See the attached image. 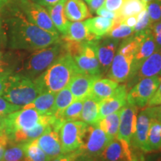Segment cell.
<instances>
[{"label": "cell", "instance_id": "4fadbf2b", "mask_svg": "<svg viewBox=\"0 0 161 161\" xmlns=\"http://www.w3.org/2000/svg\"><path fill=\"white\" fill-rule=\"evenodd\" d=\"M98 158L102 161H130L133 158L130 145L115 137L105 147Z\"/></svg>", "mask_w": 161, "mask_h": 161}, {"label": "cell", "instance_id": "d4e9b609", "mask_svg": "<svg viewBox=\"0 0 161 161\" xmlns=\"http://www.w3.org/2000/svg\"><path fill=\"white\" fill-rule=\"evenodd\" d=\"M61 39L72 41H84V40H96L90 33L84 22H69L67 32Z\"/></svg>", "mask_w": 161, "mask_h": 161}, {"label": "cell", "instance_id": "e575fe53", "mask_svg": "<svg viewBox=\"0 0 161 161\" xmlns=\"http://www.w3.org/2000/svg\"><path fill=\"white\" fill-rule=\"evenodd\" d=\"M83 104L84 100H74V102L68 106L56 119L59 120L62 123L66 121L80 120Z\"/></svg>", "mask_w": 161, "mask_h": 161}, {"label": "cell", "instance_id": "4dcf8cb0", "mask_svg": "<svg viewBox=\"0 0 161 161\" xmlns=\"http://www.w3.org/2000/svg\"><path fill=\"white\" fill-rule=\"evenodd\" d=\"M74 97L69 87L64 88L56 93L55 104L52 109V116L57 119L62 112L74 102Z\"/></svg>", "mask_w": 161, "mask_h": 161}, {"label": "cell", "instance_id": "5bb4252c", "mask_svg": "<svg viewBox=\"0 0 161 161\" xmlns=\"http://www.w3.org/2000/svg\"><path fill=\"white\" fill-rule=\"evenodd\" d=\"M134 55H122L117 52L114 56L107 76L118 83L128 80L131 72V66Z\"/></svg>", "mask_w": 161, "mask_h": 161}, {"label": "cell", "instance_id": "603a6c76", "mask_svg": "<svg viewBox=\"0 0 161 161\" xmlns=\"http://www.w3.org/2000/svg\"><path fill=\"white\" fill-rule=\"evenodd\" d=\"M87 30L96 40L105 37L114 26V20L103 17H95L84 22Z\"/></svg>", "mask_w": 161, "mask_h": 161}, {"label": "cell", "instance_id": "6f0895ef", "mask_svg": "<svg viewBox=\"0 0 161 161\" xmlns=\"http://www.w3.org/2000/svg\"><path fill=\"white\" fill-rule=\"evenodd\" d=\"M152 161H161V158H158L154 160H152Z\"/></svg>", "mask_w": 161, "mask_h": 161}, {"label": "cell", "instance_id": "f907efd6", "mask_svg": "<svg viewBox=\"0 0 161 161\" xmlns=\"http://www.w3.org/2000/svg\"><path fill=\"white\" fill-rule=\"evenodd\" d=\"M74 161H102L98 158H94V157H90L84 154H80L75 159Z\"/></svg>", "mask_w": 161, "mask_h": 161}, {"label": "cell", "instance_id": "f6af8a7d", "mask_svg": "<svg viewBox=\"0 0 161 161\" xmlns=\"http://www.w3.org/2000/svg\"><path fill=\"white\" fill-rule=\"evenodd\" d=\"M161 104V82L154 95L151 98L146 107H154Z\"/></svg>", "mask_w": 161, "mask_h": 161}, {"label": "cell", "instance_id": "680465c9", "mask_svg": "<svg viewBox=\"0 0 161 161\" xmlns=\"http://www.w3.org/2000/svg\"><path fill=\"white\" fill-rule=\"evenodd\" d=\"M84 1H85V2H86V3L88 4V3H90V0H84Z\"/></svg>", "mask_w": 161, "mask_h": 161}, {"label": "cell", "instance_id": "60d3db41", "mask_svg": "<svg viewBox=\"0 0 161 161\" xmlns=\"http://www.w3.org/2000/svg\"><path fill=\"white\" fill-rule=\"evenodd\" d=\"M125 0H104V7L113 12H118L123 5Z\"/></svg>", "mask_w": 161, "mask_h": 161}, {"label": "cell", "instance_id": "7dc6e473", "mask_svg": "<svg viewBox=\"0 0 161 161\" xmlns=\"http://www.w3.org/2000/svg\"><path fill=\"white\" fill-rule=\"evenodd\" d=\"M8 142V138L6 134H3L0 136V161L3 160L4 153H5Z\"/></svg>", "mask_w": 161, "mask_h": 161}, {"label": "cell", "instance_id": "7c38bea8", "mask_svg": "<svg viewBox=\"0 0 161 161\" xmlns=\"http://www.w3.org/2000/svg\"><path fill=\"white\" fill-rule=\"evenodd\" d=\"M119 45V40L104 37L97 40V55L101 73L107 75Z\"/></svg>", "mask_w": 161, "mask_h": 161}, {"label": "cell", "instance_id": "4316f807", "mask_svg": "<svg viewBox=\"0 0 161 161\" xmlns=\"http://www.w3.org/2000/svg\"><path fill=\"white\" fill-rule=\"evenodd\" d=\"M49 125L40 123L29 130H17L8 137V141L14 142H27L37 140L43 134Z\"/></svg>", "mask_w": 161, "mask_h": 161}, {"label": "cell", "instance_id": "cb8c5ba5", "mask_svg": "<svg viewBox=\"0 0 161 161\" xmlns=\"http://www.w3.org/2000/svg\"><path fill=\"white\" fill-rule=\"evenodd\" d=\"M118 82L110 78H98L92 84L90 96L98 102L109 97L118 87Z\"/></svg>", "mask_w": 161, "mask_h": 161}, {"label": "cell", "instance_id": "8992f818", "mask_svg": "<svg viewBox=\"0 0 161 161\" xmlns=\"http://www.w3.org/2000/svg\"><path fill=\"white\" fill-rule=\"evenodd\" d=\"M87 124L82 121H66L62 123L59 130L60 143L63 154L80 150L82 140Z\"/></svg>", "mask_w": 161, "mask_h": 161}, {"label": "cell", "instance_id": "8d00e7d4", "mask_svg": "<svg viewBox=\"0 0 161 161\" xmlns=\"http://www.w3.org/2000/svg\"><path fill=\"white\" fill-rule=\"evenodd\" d=\"M152 24V21L150 19L147 8H145L137 14V23H136L135 27L134 28V34L144 31L150 29Z\"/></svg>", "mask_w": 161, "mask_h": 161}, {"label": "cell", "instance_id": "8fae6325", "mask_svg": "<svg viewBox=\"0 0 161 161\" xmlns=\"http://www.w3.org/2000/svg\"><path fill=\"white\" fill-rule=\"evenodd\" d=\"M137 108L127 102L121 109L119 126L116 137L130 145L132 136L136 130Z\"/></svg>", "mask_w": 161, "mask_h": 161}, {"label": "cell", "instance_id": "7a4b0ae2", "mask_svg": "<svg viewBox=\"0 0 161 161\" xmlns=\"http://www.w3.org/2000/svg\"><path fill=\"white\" fill-rule=\"evenodd\" d=\"M79 73L82 72L73 58L64 52L34 80L41 93L44 92L57 93L68 86L72 78Z\"/></svg>", "mask_w": 161, "mask_h": 161}, {"label": "cell", "instance_id": "7bdbcfd3", "mask_svg": "<svg viewBox=\"0 0 161 161\" xmlns=\"http://www.w3.org/2000/svg\"><path fill=\"white\" fill-rule=\"evenodd\" d=\"M145 110L151 118L161 120V104L154 107H147Z\"/></svg>", "mask_w": 161, "mask_h": 161}, {"label": "cell", "instance_id": "f546056e", "mask_svg": "<svg viewBox=\"0 0 161 161\" xmlns=\"http://www.w3.org/2000/svg\"><path fill=\"white\" fill-rule=\"evenodd\" d=\"M121 110L105 116L98 122L100 128L106 133L110 140H113L117 136L119 126Z\"/></svg>", "mask_w": 161, "mask_h": 161}, {"label": "cell", "instance_id": "ffe728a7", "mask_svg": "<svg viewBox=\"0 0 161 161\" xmlns=\"http://www.w3.org/2000/svg\"><path fill=\"white\" fill-rule=\"evenodd\" d=\"M151 120L152 118L146 110L140 113L136 119L135 132L130 141V145L145 152H148V134Z\"/></svg>", "mask_w": 161, "mask_h": 161}, {"label": "cell", "instance_id": "836d02e7", "mask_svg": "<svg viewBox=\"0 0 161 161\" xmlns=\"http://www.w3.org/2000/svg\"><path fill=\"white\" fill-rule=\"evenodd\" d=\"M25 142L8 141L2 161H23L25 157Z\"/></svg>", "mask_w": 161, "mask_h": 161}, {"label": "cell", "instance_id": "d6a6232c", "mask_svg": "<svg viewBox=\"0 0 161 161\" xmlns=\"http://www.w3.org/2000/svg\"><path fill=\"white\" fill-rule=\"evenodd\" d=\"M51 160L38 146L37 140L25 142L23 161H50Z\"/></svg>", "mask_w": 161, "mask_h": 161}, {"label": "cell", "instance_id": "11a10c76", "mask_svg": "<svg viewBox=\"0 0 161 161\" xmlns=\"http://www.w3.org/2000/svg\"><path fill=\"white\" fill-rule=\"evenodd\" d=\"M130 161H145L144 159L142 157H140V158H138L137 157H134L133 156V158L131 159Z\"/></svg>", "mask_w": 161, "mask_h": 161}, {"label": "cell", "instance_id": "44dd1931", "mask_svg": "<svg viewBox=\"0 0 161 161\" xmlns=\"http://www.w3.org/2000/svg\"><path fill=\"white\" fill-rule=\"evenodd\" d=\"M64 13L68 20L72 22L82 21L92 16L84 0H67L64 5Z\"/></svg>", "mask_w": 161, "mask_h": 161}, {"label": "cell", "instance_id": "f5cc1de1", "mask_svg": "<svg viewBox=\"0 0 161 161\" xmlns=\"http://www.w3.org/2000/svg\"><path fill=\"white\" fill-rule=\"evenodd\" d=\"M5 115L0 114V136L5 134Z\"/></svg>", "mask_w": 161, "mask_h": 161}, {"label": "cell", "instance_id": "9f6ffc18", "mask_svg": "<svg viewBox=\"0 0 161 161\" xmlns=\"http://www.w3.org/2000/svg\"><path fill=\"white\" fill-rule=\"evenodd\" d=\"M142 2H143V3H146V5H147V4H148V3H150V2H152V1H153V0H142Z\"/></svg>", "mask_w": 161, "mask_h": 161}, {"label": "cell", "instance_id": "9a60e30c", "mask_svg": "<svg viewBox=\"0 0 161 161\" xmlns=\"http://www.w3.org/2000/svg\"><path fill=\"white\" fill-rule=\"evenodd\" d=\"M128 89L126 85L118 86L114 93L99 103L98 121L122 109L127 103Z\"/></svg>", "mask_w": 161, "mask_h": 161}, {"label": "cell", "instance_id": "bcb514c9", "mask_svg": "<svg viewBox=\"0 0 161 161\" xmlns=\"http://www.w3.org/2000/svg\"><path fill=\"white\" fill-rule=\"evenodd\" d=\"M10 73H11V72L8 71L0 72V96H3L5 88L7 78Z\"/></svg>", "mask_w": 161, "mask_h": 161}, {"label": "cell", "instance_id": "277c9868", "mask_svg": "<svg viewBox=\"0 0 161 161\" xmlns=\"http://www.w3.org/2000/svg\"><path fill=\"white\" fill-rule=\"evenodd\" d=\"M40 93L33 79L19 74L10 73L3 96L11 103L23 108L31 103Z\"/></svg>", "mask_w": 161, "mask_h": 161}, {"label": "cell", "instance_id": "5b68a950", "mask_svg": "<svg viewBox=\"0 0 161 161\" xmlns=\"http://www.w3.org/2000/svg\"><path fill=\"white\" fill-rule=\"evenodd\" d=\"M56 120L54 116L42 114L34 108H25L5 115V134L8 137L17 130H29L40 123L52 125Z\"/></svg>", "mask_w": 161, "mask_h": 161}, {"label": "cell", "instance_id": "7402d4cb", "mask_svg": "<svg viewBox=\"0 0 161 161\" xmlns=\"http://www.w3.org/2000/svg\"><path fill=\"white\" fill-rule=\"evenodd\" d=\"M66 1L67 0H60L55 5L45 7L56 29L62 36L66 34L69 24V21L64 13V5Z\"/></svg>", "mask_w": 161, "mask_h": 161}, {"label": "cell", "instance_id": "e0dca14e", "mask_svg": "<svg viewBox=\"0 0 161 161\" xmlns=\"http://www.w3.org/2000/svg\"><path fill=\"white\" fill-rule=\"evenodd\" d=\"M37 142L38 146L50 159H53L63 154L59 130L56 129L51 125H49L43 134L37 139Z\"/></svg>", "mask_w": 161, "mask_h": 161}, {"label": "cell", "instance_id": "c3c4849f", "mask_svg": "<svg viewBox=\"0 0 161 161\" xmlns=\"http://www.w3.org/2000/svg\"><path fill=\"white\" fill-rule=\"evenodd\" d=\"M104 0H90V2L88 3L90 8V11L95 13L99 8L104 5Z\"/></svg>", "mask_w": 161, "mask_h": 161}, {"label": "cell", "instance_id": "f1b7e54d", "mask_svg": "<svg viewBox=\"0 0 161 161\" xmlns=\"http://www.w3.org/2000/svg\"><path fill=\"white\" fill-rule=\"evenodd\" d=\"M100 102L88 96L84 100L83 108L80 114V121L87 125L96 124L98 122V112H99Z\"/></svg>", "mask_w": 161, "mask_h": 161}, {"label": "cell", "instance_id": "681fc988", "mask_svg": "<svg viewBox=\"0 0 161 161\" xmlns=\"http://www.w3.org/2000/svg\"><path fill=\"white\" fill-rule=\"evenodd\" d=\"M122 23H124L125 25L134 29V28L135 27L136 23H137V15L130 16V17H126L125 19L122 21Z\"/></svg>", "mask_w": 161, "mask_h": 161}, {"label": "cell", "instance_id": "ee69618b", "mask_svg": "<svg viewBox=\"0 0 161 161\" xmlns=\"http://www.w3.org/2000/svg\"><path fill=\"white\" fill-rule=\"evenodd\" d=\"M95 13L98 16H100V17H106L108 18V19H112L114 20L116 19V16H117V13L116 12L110 11L109 10L107 9L105 7H104V6H102V7L99 8Z\"/></svg>", "mask_w": 161, "mask_h": 161}, {"label": "cell", "instance_id": "b9f144b4", "mask_svg": "<svg viewBox=\"0 0 161 161\" xmlns=\"http://www.w3.org/2000/svg\"><path fill=\"white\" fill-rule=\"evenodd\" d=\"M81 154L80 151L78 150L77 152L67 153V154H62L56 157V158L52 159L50 161H74L75 159Z\"/></svg>", "mask_w": 161, "mask_h": 161}, {"label": "cell", "instance_id": "6da1fadb", "mask_svg": "<svg viewBox=\"0 0 161 161\" xmlns=\"http://www.w3.org/2000/svg\"><path fill=\"white\" fill-rule=\"evenodd\" d=\"M8 43L12 49L35 51L60 41V35L40 29L29 21L19 8L14 9V15L6 20Z\"/></svg>", "mask_w": 161, "mask_h": 161}, {"label": "cell", "instance_id": "484cf974", "mask_svg": "<svg viewBox=\"0 0 161 161\" xmlns=\"http://www.w3.org/2000/svg\"><path fill=\"white\" fill-rule=\"evenodd\" d=\"M56 93L44 92L40 93L31 103L24 106L25 108H34L42 114L52 116V109L55 104Z\"/></svg>", "mask_w": 161, "mask_h": 161}, {"label": "cell", "instance_id": "ab89813d", "mask_svg": "<svg viewBox=\"0 0 161 161\" xmlns=\"http://www.w3.org/2000/svg\"><path fill=\"white\" fill-rule=\"evenodd\" d=\"M152 35H154V40H155L157 48H161V19L152 23L150 27Z\"/></svg>", "mask_w": 161, "mask_h": 161}, {"label": "cell", "instance_id": "d590c367", "mask_svg": "<svg viewBox=\"0 0 161 161\" xmlns=\"http://www.w3.org/2000/svg\"><path fill=\"white\" fill-rule=\"evenodd\" d=\"M134 34V29L129 27L122 22L120 23L114 24L111 30L108 32V34L105 37L113 38V39L120 40L130 37Z\"/></svg>", "mask_w": 161, "mask_h": 161}, {"label": "cell", "instance_id": "d6986e66", "mask_svg": "<svg viewBox=\"0 0 161 161\" xmlns=\"http://www.w3.org/2000/svg\"><path fill=\"white\" fill-rule=\"evenodd\" d=\"M102 75L79 73L74 76L68 84L75 100H84L90 95L92 84Z\"/></svg>", "mask_w": 161, "mask_h": 161}, {"label": "cell", "instance_id": "3957f363", "mask_svg": "<svg viewBox=\"0 0 161 161\" xmlns=\"http://www.w3.org/2000/svg\"><path fill=\"white\" fill-rule=\"evenodd\" d=\"M64 52L61 40L47 47L33 51L22 61L19 67L16 69L15 74L34 80Z\"/></svg>", "mask_w": 161, "mask_h": 161}, {"label": "cell", "instance_id": "91938a15", "mask_svg": "<svg viewBox=\"0 0 161 161\" xmlns=\"http://www.w3.org/2000/svg\"><path fill=\"white\" fill-rule=\"evenodd\" d=\"M2 28V22H1V19H0V29H1Z\"/></svg>", "mask_w": 161, "mask_h": 161}, {"label": "cell", "instance_id": "ac0fdd59", "mask_svg": "<svg viewBox=\"0 0 161 161\" xmlns=\"http://www.w3.org/2000/svg\"><path fill=\"white\" fill-rule=\"evenodd\" d=\"M157 49L158 48H157L154 35H152L150 29H147L143 37L141 40L137 51L134 55L131 66V72H130V75L128 80L133 78L144 60L150 55H152Z\"/></svg>", "mask_w": 161, "mask_h": 161}, {"label": "cell", "instance_id": "2e32d148", "mask_svg": "<svg viewBox=\"0 0 161 161\" xmlns=\"http://www.w3.org/2000/svg\"><path fill=\"white\" fill-rule=\"evenodd\" d=\"M155 75H161V48L157 49L141 64L135 75L129 80H128L129 83L127 86V89L128 87L134 85L142 78Z\"/></svg>", "mask_w": 161, "mask_h": 161}, {"label": "cell", "instance_id": "74e56055", "mask_svg": "<svg viewBox=\"0 0 161 161\" xmlns=\"http://www.w3.org/2000/svg\"><path fill=\"white\" fill-rule=\"evenodd\" d=\"M152 23L161 19V0H153L146 5Z\"/></svg>", "mask_w": 161, "mask_h": 161}, {"label": "cell", "instance_id": "83f0119b", "mask_svg": "<svg viewBox=\"0 0 161 161\" xmlns=\"http://www.w3.org/2000/svg\"><path fill=\"white\" fill-rule=\"evenodd\" d=\"M146 8V4L142 0H125L123 5L119 10L114 24L122 23L126 17L137 15L142 10Z\"/></svg>", "mask_w": 161, "mask_h": 161}, {"label": "cell", "instance_id": "52a82bcc", "mask_svg": "<svg viewBox=\"0 0 161 161\" xmlns=\"http://www.w3.org/2000/svg\"><path fill=\"white\" fill-rule=\"evenodd\" d=\"M110 141L111 140L100 128L98 122L87 125L82 140L80 153L84 155L98 158Z\"/></svg>", "mask_w": 161, "mask_h": 161}, {"label": "cell", "instance_id": "db71d44e", "mask_svg": "<svg viewBox=\"0 0 161 161\" xmlns=\"http://www.w3.org/2000/svg\"><path fill=\"white\" fill-rule=\"evenodd\" d=\"M11 0H0V9L3 8L10 3Z\"/></svg>", "mask_w": 161, "mask_h": 161}, {"label": "cell", "instance_id": "816d5d0a", "mask_svg": "<svg viewBox=\"0 0 161 161\" xmlns=\"http://www.w3.org/2000/svg\"><path fill=\"white\" fill-rule=\"evenodd\" d=\"M32 1L35 2V3H37L40 5L46 7V6L55 5V4L60 1V0H32Z\"/></svg>", "mask_w": 161, "mask_h": 161}, {"label": "cell", "instance_id": "30bf717a", "mask_svg": "<svg viewBox=\"0 0 161 161\" xmlns=\"http://www.w3.org/2000/svg\"><path fill=\"white\" fill-rule=\"evenodd\" d=\"M72 58L82 73L102 75L97 55V40L82 41L79 51Z\"/></svg>", "mask_w": 161, "mask_h": 161}, {"label": "cell", "instance_id": "ba28073f", "mask_svg": "<svg viewBox=\"0 0 161 161\" xmlns=\"http://www.w3.org/2000/svg\"><path fill=\"white\" fill-rule=\"evenodd\" d=\"M18 8L31 23L40 29L55 35H60L52 23L47 10L32 0H17Z\"/></svg>", "mask_w": 161, "mask_h": 161}, {"label": "cell", "instance_id": "f35d334b", "mask_svg": "<svg viewBox=\"0 0 161 161\" xmlns=\"http://www.w3.org/2000/svg\"><path fill=\"white\" fill-rule=\"evenodd\" d=\"M21 106L16 105L11 103L8 100H6L3 96H0V114L1 115H7L17 110L22 109Z\"/></svg>", "mask_w": 161, "mask_h": 161}, {"label": "cell", "instance_id": "94428289", "mask_svg": "<svg viewBox=\"0 0 161 161\" xmlns=\"http://www.w3.org/2000/svg\"><path fill=\"white\" fill-rule=\"evenodd\" d=\"M0 58H1V53H0ZM0 67H1V61H0ZM0 72H2L1 69H0Z\"/></svg>", "mask_w": 161, "mask_h": 161}, {"label": "cell", "instance_id": "1f68e13d", "mask_svg": "<svg viewBox=\"0 0 161 161\" xmlns=\"http://www.w3.org/2000/svg\"><path fill=\"white\" fill-rule=\"evenodd\" d=\"M161 148V120L152 118L148 134V152Z\"/></svg>", "mask_w": 161, "mask_h": 161}, {"label": "cell", "instance_id": "9c48e42d", "mask_svg": "<svg viewBox=\"0 0 161 161\" xmlns=\"http://www.w3.org/2000/svg\"><path fill=\"white\" fill-rule=\"evenodd\" d=\"M160 82L161 75L152 76L140 80L128 92L127 102L137 108H145L151 98L154 95Z\"/></svg>", "mask_w": 161, "mask_h": 161}]
</instances>
